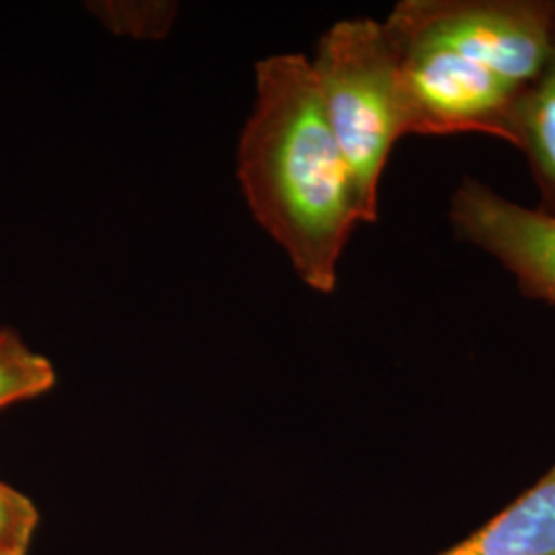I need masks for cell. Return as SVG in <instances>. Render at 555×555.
<instances>
[{
  "label": "cell",
  "mask_w": 555,
  "mask_h": 555,
  "mask_svg": "<svg viewBox=\"0 0 555 555\" xmlns=\"http://www.w3.org/2000/svg\"><path fill=\"white\" fill-rule=\"evenodd\" d=\"M237 178L254 219L298 278L318 293H334L339 259L362 219L311 60H259L256 103L238 139Z\"/></svg>",
  "instance_id": "cell-1"
},
{
  "label": "cell",
  "mask_w": 555,
  "mask_h": 555,
  "mask_svg": "<svg viewBox=\"0 0 555 555\" xmlns=\"http://www.w3.org/2000/svg\"><path fill=\"white\" fill-rule=\"evenodd\" d=\"M311 68L348 165L362 222L378 217V185L397 140L412 134L396 56L373 20L337 21L319 40Z\"/></svg>",
  "instance_id": "cell-2"
},
{
  "label": "cell",
  "mask_w": 555,
  "mask_h": 555,
  "mask_svg": "<svg viewBox=\"0 0 555 555\" xmlns=\"http://www.w3.org/2000/svg\"><path fill=\"white\" fill-rule=\"evenodd\" d=\"M555 0H403L383 27L401 40L444 48L525 93L554 41Z\"/></svg>",
  "instance_id": "cell-3"
},
{
  "label": "cell",
  "mask_w": 555,
  "mask_h": 555,
  "mask_svg": "<svg viewBox=\"0 0 555 555\" xmlns=\"http://www.w3.org/2000/svg\"><path fill=\"white\" fill-rule=\"evenodd\" d=\"M385 36L396 56L412 134H486L511 144L520 91L444 48Z\"/></svg>",
  "instance_id": "cell-4"
},
{
  "label": "cell",
  "mask_w": 555,
  "mask_h": 555,
  "mask_svg": "<svg viewBox=\"0 0 555 555\" xmlns=\"http://www.w3.org/2000/svg\"><path fill=\"white\" fill-rule=\"evenodd\" d=\"M449 219L456 237L496 258L525 297L555 305L554 217L465 178L456 185Z\"/></svg>",
  "instance_id": "cell-5"
},
{
  "label": "cell",
  "mask_w": 555,
  "mask_h": 555,
  "mask_svg": "<svg viewBox=\"0 0 555 555\" xmlns=\"http://www.w3.org/2000/svg\"><path fill=\"white\" fill-rule=\"evenodd\" d=\"M437 555H555V465L476 533Z\"/></svg>",
  "instance_id": "cell-6"
},
{
  "label": "cell",
  "mask_w": 555,
  "mask_h": 555,
  "mask_svg": "<svg viewBox=\"0 0 555 555\" xmlns=\"http://www.w3.org/2000/svg\"><path fill=\"white\" fill-rule=\"evenodd\" d=\"M511 144L529 160L539 210L555 219V25L552 52L541 77L516 103Z\"/></svg>",
  "instance_id": "cell-7"
},
{
  "label": "cell",
  "mask_w": 555,
  "mask_h": 555,
  "mask_svg": "<svg viewBox=\"0 0 555 555\" xmlns=\"http://www.w3.org/2000/svg\"><path fill=\"white\" fill-rule=\"evenodd\" d=\"M56 385V371L43 354L31 350L23 337L0 330V410L48 393Z\"/></svg>",
  "instance_id": "cell-8"
},
{
  "label": "cell",
  "mask_w": 555,
  "mask_h": 555,
  "mask_svg": "<svg viewBox=\"0 0 555 555\" xmlns=\"http://www.w3.org/2000/svg\"><path fill=\"white\" fill-rule=\"evenodd\" d=\"M40 522L36 504L0 481V555H27Z\"/></svg>",
  "instance_id": "cell-9"
}]
</instances>
